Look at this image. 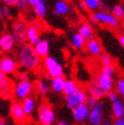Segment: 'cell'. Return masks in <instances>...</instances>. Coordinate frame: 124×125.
<instances>
[{"label":"cell","instance_id":"obj_24","mask_svg":"<svg viewBox=\"0 0 124 125\" xmlns=\"http://www.w3.org/2000/svg\"><path fill=\"white\" fill-rule=\"evenodd\" d=\"M22 108L24 110V112L27 113V115H31L34 112L35 108H36V102H35V99L32 97H27L26 99L22 100Z\"/></svg>","mask_w":124,"mask_h":125},{"label":"cell","instance_id":"obj_27","mask_svg":"<svg viewBox=\"0 0 124 125\" xmlns=\"http://www.w3.org/2000/svg\"><path fill=\"white\" fill-rule=\"evenodd\" d=\"M36 89L38 93L42 94V95H47L49 93V90H50V85L45 79H39L36 83Z\"/></svg>","mask_w":124,"mask_h":125},{"label":"cell","instance_id":"obj_6","mask_svg":"<svg viewBox=\"0 0 124 125\" xmlns=\"http://www.w3.org/2000/svg\"><path fill=\"white\" fill-rule=\"evenodd\" d=\"M38 120L41 125H52L55 122V113L48 104H42L38 110Z\"/></svg>","mask_w":124,"mask_h":125},{"label":"cell","instance_id":"obj_15","mask_svg":"<svg viewBox=\"0 0 124 125\" xmlns=\"http://www.w3.org/2000/svg\"><path fill=\"white\" fill-rule=\"evenodd\" d=\"M88 93L90 94V96L95 97L98 100H100V99H102V98L107 96V92L102 89V87L100 86V84L97 83L96 79L89 84V86H88Z\"/></svg>","mask_w":124,"mask_h":125},{"label":"cell","instance_id":"obj_42","mask_svg":"<svg viewBox=\"0 0 124 125\" xmlns=\"http://www.w3.org/2000/svg\"><path fill=\"white\" fill-rule=\"evenodd\" d=\"M26 1H27V2H28L30 5H31V6H34V5H35L37 2L39 1V0H26Z\"/></svg>","mask_w":124,"mask_h":125},{"label":"cell","instance_id":"obj_20","mask_svg":"<svg viewBox=\"0 0 124 125\" xmlns=\"http://www.w3.org/2000/svg\"><path fill=\"white\" fill-rule=\"evenodd\" d=\"M78 33L85 39V41H89L94 38V30H93L91 24L88 22L80 24L78 28Z\"/></svg>","mask_w":124,"mask_h":125},{"label":"cell","instance_id":"obj_22","mask_svg":"<svg viewBox=\"0 0 124 125\" xmlns=\"http://www.w3.org/2000/svg\"><path fill=\"white\" fill-rule=\"evenodd\" d=\"M65 78L62 76H57V77H53L51 80V89L55 92V93H61L63 92L64 89V83H65Z\"/></svg>","mask_w":124,"mask_h":125},{"label":"cell","instance_id":"obj_8","mask_svg":"<svg viewBox=\"0 0 124 125\" xmlns=\"http://www.w3.org/2000/svg\"><path fill=\"white\" fill-rule=\"evenodd\" d=\"M104 118V105L99 102L95 107L91 108L90 116H89V123L91 125H102Z\"/></svg>","mask_w":124,"mask_h":125},{"label":"cell","instance_id":"obj_44","mask_svg":"<svg viewBox=\"0 0 124 125\" xmlns=\"http://www.w3.org/2000/svg\"><path fill=\"white\" fill-rule=\"evenodd\" d=\"M102 125H113V124H112V123H111L110 121H108V120H105V121H103Z\"/></svg>","mask_w":124,"mask_h":125},{"label":"cell","instance_id":"obj_21","mask_svg":"<svg viewBox=\"0 0 124 125\" xmlns=\"http://www.w3.org/2000/svg\"><path fill=\"white\" fill-rule=\"evenodd\" d=\"M111 108H112V114L115 118L124 117V103L121 100L117 99L115 101H113L112 105H111Z\"/></svg>","mask_w":124,"mask_h":125},{"label":"cell","instance_id":"obj_30","mask_svg":"<svg viewBox=\"0 0 124 125\" xmlns=\"http://www.w3.org/2000/svg\"><path fill=\"white\" fill-rule=\"evenodd\" d=\"M112 13L118 18V20L119 18H123L124 17V8L119 4L114 5L112 8Z\"/></svg>","mask_w":124,"mask_h":125},{"label":"cell","instance_id":"obj_31","mask_svg":"<svg viewBox=\"0 0 124 125\" xmlns=\"http://www.w3.org/2000/svg\"><path fill=\"white\" fill-rule=\"evenodd\" d=\"M100 62L102 65H112L113 63V59L112 57L107 54V53H102L100 55Z\"/></svg>","mask_w":124,"mask_h":125},{"label":"cell","instance_id":"obj_36","mask_svg":"<svg viewBox=\"0 0 124 125\" xmlns=\"http://www.w3.org/2000/svg\"><path fill=\"white\" fill-rule=\"evenodd\" d=\"M107 98H108L109 101L113 102V101H115V100L118 99V96H117V93H115L113 91H110V92L107 93Z\"/></svg>","mask_w":124,"mask_h":125},{"label":"cell","instance_id":"obj_41","mask_svg":"<svg viewBox=\"0 0 124 125\" xmlns=\"http://www.w3.org/2000/svg\"><path fill=\"white\" fill-rule=\"evenodd\" d=\"M78 8L80 10H85L86 9V6H85V4H84L83 1H79L78 2Z\"/></svg>","mask_w":124,"mask_h":125},{"label":"cell","instance_id":"obj_19","mask_svg":"<svg viewBox=\"0 0 124 125\" xmlns=\"http://www.w3.org/2000/svg\"><path fill=\"white\" fill-rule=\"evenodd\" d=\"M40 40L41 39H40L39 29L37 28L35 24L30 26L28 28V31H27V41H29L30 44H32L33 46H35Z\"/></svg>","mask_w":124,"mask_h":125},{"label":"cell","instance_id":"obj_26","mask_svg":"<svg viewBox=\"0 0 124 125\" xmlns=\"http://www.w3.org/2000/svg\"><path fill=\"white\" fill-rule=\"evenodd\" d=\"M78 89V86L76 84V83L72 79H66L65 83H64V89H63V93L65 96H69L75 92Z\"/></svg>","mask_w":124,"mask_h":125},{"label":"cell","instance_id":"obj_2","mask_svg":"<svg viewBox=\"0 0 124 125\" xmlns=\"http://www.w3.org/2000/svg\"><path fill=\"white\" fill-rule=\"evenodd\" d=\"M91 21L95 23H103L109 26L111 28H117L119 27V21L113 13L104 11V10H99L95 11L94 13L91 15Z\"/></svg>","mask_w":124,"mask_h":125},{"label":"cell","instance_id":"obj_45","mask_svg":"<svg viewBox=\"0 0 124 125\" xmlns=\"http://www.w3.org/2000/svg\"><path fill=\"white\" fill-rule=\"evenodd\" d=\"M0 125H7L6 124V121L4 119H2V118H0Z\"/></svg>","mask_w":124,"mask_h":125},{"label":"cell","instance_id":"obj_4","mask_svg":"<svg viewBox=\"0 0 124 125\" xmlns=\"http://www.w3.org/2000/svg\"><path fill=\"white\" fill-rule=\"evenodd\" d=\"M44 67L48 73V75L51 78L57 77V76H62L63 75V67L58 62L57 59L51 56H47L44 58Z\"/></svg>","mask_w":124,"mask_h":125},{"label":"cell","instance_id":"obj_18","mask_svg":"<svg viewBox=\"0 0 124 125\" xmlns=\"http://www.w3.org/2000/svg\"><path fill=\"white\" fill-rule=\"evenodd\" d=\"M69 12V5L64 0H57L53 7V14L56 16L66 15Z\"/></svg>","mask_w":124,"mask_h":125},{"label":"cell","instance_id":"obj_34","mask_svg":"<svg viewBox=\"0 0 124 125\" xmlns=\"http://www.w3.org/2000/svg\"><path fill=\"white\" fill-rule=\"evenodd\" d=\"M98 103H99V100L96 99L95 97H93V96H89L88 99H86V102H85V104L88 105L90 108L95 107V106H96Z\"/></svg>","mask_w":124,"mask_h":125},{"label":"cell","instance_id":"obj_38","mask_svg":"<svg viewBox=\"0 0 124 125\" xmlns=\"http://www.w3.org/2000/svg\"><path fill=\"white\" fill-rule=\"evenodd\" d=\"M113 125H124V117H117L113 121Z\"/></svg>","mask_w":124,"mask_h":125},{"label":"cell","instance_id":"obj_28","mask_svg":"<svg viewBox=\"0 0 124 125\" xmlns=\"http://www.w3.org/2000/svg\"><path fill=\"white\" fill-rule=\"evenodd\" d=\"M11 13H12V11H11L10 6L5 5V4L0 6V20H2V21L8 20L11 16Z\"/></svg>","mask_w":124,"mask_h":125},{"label":"cell","instance_id":"obj_43","mask_svg":"<svg viewBox=\"0 0 124 125\" xmlns=\"http://www.w3.org/2000/svg\"><path fill=\"white\" fill-rule=\"evenodd\" d=\"M57 125H68L67 124V122L66 121H64V120H60L59 122H58V124Z\"/></svg>","mask_w":124,"mask_h":125},{"label":"cell","instance_id":"obj_35","mask_svg":"<svg viewBox=\"0 0 124 125\" xmlns=\"http://www.w3.org/2000/svg\"><path fill=\"white\" fill-rule=\"evenodd\" d=\"M29 3L26 1V0H17L16 2V7L20 9V10H27L28 7H29Z\"/></svg>","mask_w":124,"mask_h":125},{"label":"cell","instance_id":"obj_47","mask_svg":"<svg viewBox=\"0 0 124 125\" xmlns=\"http://www.w3.org/2000/svg\"><path fill=\"white\" fill-rule=\"evenodd\" d=\"M70 125H74V124H70Z\"/></svg>","mask_w":124,"mask_h":125},{"label":"cell","instance_id":"obj_23","mask_svg":"<svg viewBox=\"0 0 124 125\" xmlns=\"http://www.w3.org/2000/svg\"><path fill=\"white\" fill-rule=\"evenodd\" d=\"M85 44H86L85 43V39L78 32L77 33H74L71 36V45H72V47L74 49H76V50L83 49L84 47Z\"/></svg>","mask_w":124,"mask_h":125},{"label":"cell","instance_id":"obj_33","mask_svg":"<svg viewBox=\"0 0 124 125\" xmlns=\"http://www.w3.org/2000/svg\"><path fill=\"white\" fill-rule=\"evenodd\" d=\"M116 90L119 95L124 98V78H119L116 82Z\"/></svg>","mask_w":124,"mask_h":125},{"label":"cell","instance_id":"obj_37","mask_svg":"<svg viewBox=\"0 0 124 125\" xmlns=\"http://www.w3.org/2000/svg\"><path fill=\"white\" fill-rule=\"evenodd\" d=\"M0 1L5 5H8V6H10V7H13V6L16 5L17 0H0Z\"/></svg>","mask_w":124,"mask_h":125},{"label":"cell","instance_id":"obj_7","mask_svg":"<svg viewBox=\"0 0 124 125\" xmlns=\"http://www.w3.org/2000/svg\"><path fill=\"white\" fill-rule=\"evenodd\" d=\"M33 86L34 85L32 82H30L29 79L18 80L13 87V95L17 99L23 100L31 95V93L33 91Z\"/></svg>","mask_w":124,"mask_h":125},{"label":"cell","instance_id":"obj_29","mask_svg":"<svg viewBox=\"0 0 124 125\" xmlns=\"http://www.w3.org/2000/svg\"><path fill=\"white\" fill-rule=\"evenodd\" d=\"M83 1L86 6V9L89 10H97L100 6L103 5L101 0H83Z\"/></svg>","mask_w":124,"mask_h":125},{"label":"cell","instance_id":"obj_11","mask_svg":"<svg viewBox=\"0 0 124 125\" xmlns=\"http://www.w3.org/2000/svg\"><path fill=\"white\" fill-rule=\"evenodd\" d=\"M11 93H13V91H12V85L10 84V80L5 73L0 70V97L9 98Z\"/></svg>","mask_w":124,"mask_h":125},{"label":"cell","instance_id":"obj_14","mask_svg":"<svg viewBox=\"0 0 124 125\" xmlns=\"http://www.w3.org/2000/svg\"><path fill=\"white\" fill-rule=\"evenodd\" d=\"M36 52L41 58H45L49 55L50 52V41L48 39H42L34 46Z\"/></svg>","mask_w":124,"mask_h":125},{"label":"cell","instance_id":"obj_39","mask_svg":"<svg viewBox=\"0 0 124 125\" xmlns=\"http://www.w3.org/2000/svg\"><path fill=\"white\" fill-rule=\"evenodd\" d=\"M118 42L120 44V46L124 49V35H119L118 36Z\"/></svg>","mask_w":124,"mask_h":125},{"label":"cell","instance_id":"obj_9","mask_svg":"<svg viewBox=\"0 0 124 125\" xmlns=\"http://www.w3.org/2000/svg\"><path fill=\"white\" fill-rule=\"evenodd\" d=\"M10 114H11V117L13 118V120L18 124L26 123V121L28 119V115L26 112H24L21 103H18V102H14L11 104Z\"/></svg>","mask_w":124,"mask_h":125},{"label":"cell","instance_id":"obj_40","mask_svg":"<svg viewBox=\"0 0 124 125\" xmlns=\"http://www.w3.org/2000/svg\"><path fill=\"white\" fill-rule=\"evenodd\" d=\"M28 79V74L27 73H20L18 74V80H23Z\"/></svg>","mask_w":124,"mask_h":125},{"label":"cell","instance_id":"obj_1","mask_svg":"<svg viewBox=\"0 0 124 125\" xmlns=\"http://www.w3.org/2000/svg\"><path fill=\"white\" fill-rule=\"evenodd\" d=\"M17 58L20 64L24 69L36 70L40 66L41 57L36 52L35 47L30 43L21 45V47L18 50Z\"/></svg>","mask_w":124,"mask_h":125},{"label":"cell","instance_id":"obj_13","mask_svg":"<svg viewBox=\"0 0 124 125\" xmlns=\"http://www.w3.org/2000/svg\"><path fill=\"white\" fill-rule=\"evenodd\" d=\"M0 70L5 74H11L16 70V62L13 58L4 56L0 58Z\"/></svg>","mask_w":124,"mask_h":125},{"label":"cell","instance_id":"obj_25","mask_svg":"<svg viewBox=\"0 0 124 125\" xmlns=\"http://www.w3.org/2000/svg\"><path fill=\"white\" fill-rule=\"evenodd\" d=\"M33 7H34V12L36 13V15L40 18H44L48 13V8H47L46 2L38 1Z\"/></svg>","mask_w":124,"mask_h":125},{"label":"cell","instance_id":"obj_46","mask_svg":"<svg viewBox=\"0 0 124 125\" xmlns=\"http://www.w3.org/2000/svg\"><path fill=\"white\" fill-rule=\"evenodd\" d=\"M39 1H42V2H46L47 0H39Z\"/></svg>","mask_w":124,"mask_h":125},{"label":"cell","instance_id":"obj_17","mask_svg":"<svg viewBox=\"0 0 124 125\" xmlns=\"http://www.w3.org/2000/svg\"><path fill=\"white\" fill-rule=\"evenodd\" d=\"M85 47L88 52L93 55V56H100L102 54V46H101V43L99 42L97 39L93 38L89 41H86L85 44Z\"/></svg>","mask_w":124,"mask_h":125},{"label":"cell","instance_id":"obj_10","mask_svg":"<svg viewBox=\"0 0 124 125\" xmlns=\"http://www.w3.org/2000/svg\"><path fill=\"white\" fill-rule=\"evenodd\" d=\"M91 108L86 104H83L72 110L73 119L78 123H83L89 119Z\"/></svg>","mask_w":124,"mask_h":125},{"label":"cell","instance_id":"obj_5","mask_svg":"<svg viewBox=\"0 0 124 125\" xmlns=\"http://www.w3.org/2000/svg\"><path fill=\"white\" fill-rule=\"evenodd\" d=\"M28 24L21 20L15 21L12 23L11 27V34L13 35L14 40L16 44H24L27 41V31H28Z\"/></svg>","mask_w":124,"mask_h":125},{"label":"cell","instance_id":"obj_12","mask_svg":"<svg viewBox=\"0 0 124 125\" xmlns=\"http://www.w3.org/2000/svg\"><path fill=\"white\" fill-rule=\"evenodd\" d=\"M14 37L10 33H4L0 36V50L3 52H9L15 45Z\"/></svg>","mask_w":124,"mask_h":125},{"label":"cell","instance_id":"obj_3","mask_svg":"<svg viewBox=\"0 0 124 125\" xmlns=\"http://www.w3.org/2000/svg\"><path fill=\"white\" fill-rule=\"evenodd\" d=\"M88 95H86V92L82 89V87L78 86V89L74 92L72 95L69 96H65V102H66V106L69 109L73 110L74 108L78 107V106L85 104L86 99H88Z\"/></svg>","mask_w":124,"mask_h":125},{"label":"cell","instance_id":"obj_16","mask_svg":"<svg viewBox=\"0 0 124 125\" xmlns=\"http://www.w3.org/2000/svg\"><path fill=\"white\" fill-rule=\"evenodd\" d=\"M97 83L100 84V86L103 90H105L107 93L112 91L113 86H114V82H113V77H111L109 75H106L104 73H100L99 76L96 78Z\"/></svg>","mask_w":124,"mask_h":125},{"label":"cell","instance_id":"obj_32","mask_svg":"<svg viewBox=\"0 0 124 125\" xmlns=\"http://www.w3.org/2000/svg\"><path fill=\"white\" fill-rule=\"evenodd\" d=\"M101 73H104V74H106V75L113 77L115 74V69L112 65H103L101 68Z\"/></svg>","mask_w":124,"mask_h":125}]
</instances>
